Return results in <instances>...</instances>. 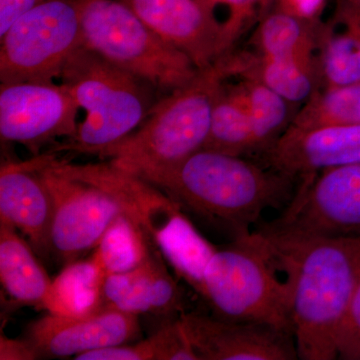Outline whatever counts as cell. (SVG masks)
<instances>
[{"label":"cell","mask_w":360,"mask_h":360,"mask_svg":"<svg viewBox=\"0 0 360 360\" xmlns=\"http://www.w3.org/2000/svg\"><path fill=\"white\" fill-rule=\"evenodd\" d=\"M224 63L229 77L255 78L295 105L307 103L319 89L316 56L269 59L231 52Z\"/></svg>","instance_id":"obj_19"},{"label":"cell","mask_w":360,"mask_h":360,"mask_svg":"<svg viewBox=\"0 0 360 360\" xmlns=\"http://www.w3.org/2000/svg\"><path fill=\"white\" fill-rule=\"evenodd\" d=\"M104 305L131 314H153L172 319L184 314V297L168 271L160 250L150 248L148 257L139 266L110 274L106 278Z\"/></svg>","instance_id":"obj_17"},{"label":"cell","mask_w":360,"mask_h":360,"mask_svg":"<svg viewBox=\"0 0 360 360\" xmlns=\"http://www.w3.org/2000/svg\"><path fill=\"white\" fill-rule=\"evenodd\" d=\"M49 165L56 172L101 189L124 208L127 217L137 222L148 236L160 219L180 210L161 189L134 174L105 163L73 165L58 160L51 153Z\"/></svg>","instance_id":"obj_16"},{"label":"cell","mask_w":360,"mask_h":360,"mask_svg":"<svg viewBox=\"0 0 360 360\" xmlns=\"http://www.w3.org/2000/svg\"><path fill=\"white\" fill-rule=\"evenodd\" d=\"M360 124V80L319 87L295 113L290 127L309 130Z\"/></svg>","instance_id":"obj_26"},{"label":"cell","mask_w":360,"mask_h":360,"mask_svg":"<svg viewBox=\"0 0 360 360\" xmlns=\"http://www.w3.org/2000/svg\"><path fill=\"white\" fill-rule=\"evenodd\" d=\"M215 8L225 6L229 11L226 20L222 22V58L231 53L234 44L245 32L255 11L270 0H212Z\"/></svg>","instance_id":"obj_29"},{"label":"cell","mask_w":360,"mask_h":360,"mask_svg":"<svg viewBox=\"0 0 360 360\" xmlns=\"http://www.w3.org/2000/svg\"><path fill=\"white\" fill-rule=\"evenodd\" d=\"M78 106L63 84L54 82H1L0 137L18 143L33 155L59 137L77 134Z\"/></svg>","instance_id":"obj_10"},{"label":"cell","mask_w":360,"mask_h":360,"mask_svg":"<svg viewBox=\"0 0 360 360\" xmlns=\"http://www.w3.org/2000/svg\"><path fill=\"white\" fill-rule=\"evenodd\" d=\"M267 226L304 236H360V163L303 179L283 214Z\"/></svg>","instance_id":"obj_9"},{"label":"cell","mask_w":360,"mask_h":360,"mask_svg":"<svg viewBox=\"0 0 360 360\" xmlns=\"http://www.w3.org/2000/svg\"><path fill=\"white\" fill-rule=\"evenodd\" d=\"M324 0H281V7L307 20H314Z\"/></svg>","instance_id":"obj_33"},{"label":"cell","mask_w":360,"mask_h":360,"mask_svg":"<svg viewBox=\"0 0 360 360\" xmlns=\"http://www.w3.org/2000/svg\"><path fill=\"white\" fill-rule=\"evenodd\" d=\"M336 352L338 359L360 360V279L338 329Z\"/></svg>","instance_id":"obj_30"},{"label":"cell","mask_w":360,"mask_h":360,"mask_svg":"<svg viewBox=\"0 0 360 360\" xmlns=\"http://www.w3.org/2000/svg\"><path fill=\"white\" fill-rule=\"evenodd\" d=\"M144 22L186 54L198 70L222 58V23L212 0H120Z\"/></svg>","instance_id":"obj_12"},{"label":"cell","mask_w":360,"mask_h":360,"mask_svg":"<svg viewBox=\"0 0 360 360\" xmlns=\"http://www.w3.org/2000/svg\"><path fill=\"white\" fill-rule=\"evenodd\" d=\"M319 25L283 7L270 11L258 25L253 45L257 56L269 59L316 56Z\"/></svg>","instance_id":"obj_23"},{"label":"cell","mask_w":360,"mask_h":360,"mask_svg":"<svg viewBox=\"0 0 360 360\" xmlns=\"http://www.w3.org/2000/svg\"><path fill=\"white\" fill-rule=\"evenodd\" d=\"M84 46L165 94L189 84L198 70L120 0H75Z\"/></svg>","instance_id":"obj_6"},{"label":"cell","mask_w":360,"mask_h":360,"mask_svg":"<svg viewBox=\"0 0 360 360\" xmlns=\"http://www.w3.org/2000/svg\"><path fill=\"white\" fill-rule=\"evenodd\" d=\"M179 319L200 360L298 359L293 335L267 324L184 312Z\"/></svg>","instance_id":"obj_11"},{"label":"cell","mask_w":360,"mask_h":360,"mask_svg":"<svg viewBox=\"0 0 360 360\" xmlns=\"http://www.w3.org/2000/svg\"><path fill=\"white\" fill-rule=\"evenodd\" d=\"M41 0H0V37Z\"/></svg>","instance_id":"obj_31"},{"label":"cell","mask_w":360,"mask_h":360,"mask_svg":"<svg viewBox=\"0 0 360 360\" xmlns=\"http://www.w3.org/2000/svg\"><path fill=\"white\" fill-rule=\"evenodd\" d=\"M241 77L239 87L250 116L255 153L264 155L290 127L295 104L255 78Z\"/></svg>","instance_id":"obj_24"},{"label":"cell","mask_w":360,"mask_h":360,"mask_svg":"<svg viewBox=\"0 0 360 360\" xmlns=\"http://www.w3.org/2000/svg\"><path fill=\"white\" fill-rule=\"evenodd\" d=\"M319 87L360 80V0H343L335 18L319 26Z\"/></svg>","instance_id":"obj_18"},{"label":"cell","mask_w":360,"mask_h":360,"mask_svg":"<svg viewBox=\"0 0 360 360\" xmlns=\"http://www.w3.org/2000/svg\"><path fill=\"white\" fill-rule=\"evenodd\" d=\"M143 229L122 214L108 227L94 251L103 260L108 276L139 266L148 257L150 245Z\"/></svg>","instance_id":"obj_28"},{"label":"cell","mask_w":360,"mask_h":360,"mask_svg":"<svg viewBox=\"0 0 360 360\" xmlns=\"http://www.w3.org/2000/svg\"><path fill=\"white\" fill-rule=\"evenodd\" d=\"M281 264L259 231L215 250L205 270L201 296L220 319L267 324L292 335L291 295Z\"/></svg>","instance_id":"obj_5"},{"label":"cell","mask_w":360,"mask_h":360,"mask_svg":"<svg viewBox=\"0 0 360 360\" xmlns=\"http://www.w3.org/2000/svg\"><path fill=\"white\" fill-rule=\"evenodd\" d=\"M141 333L139 315L103 305L84 316L49 314L30 326L27 340L40 356L77 357L103 348L125 345Z\"/></svg>","instance_id":"obj_13"},{"label":"cell","mask_w":360,"mask_h":360,"mask_svg":"<svg viewBox=\"0 0 360 360\" xmlns=\"http://www.w3.org/2000/svg\"><path fill=\"white\" fill-rule=\"evenodd\" d=\"M77 360H200L194 352L179 317L168 319L148 338L134 345H115L85 352Z\"/></svg>","instance_id":"obj_27"},{"label":"cell","mask_w":360,"mask_h":360,"mask_svg":"<svg viewBox=\"0 0 360 360\" xmlns=\"http://www.w3.org/2000/svg\"><path fill=\"white\" fill-rule=\"evenodd\" d=\"M0 281L11 302L40 309L52 283L32 246L4 219H0Z\"/></svg>","instance_id":"obj_20"},{"label":"cell","mask_w":360,"mask_h":360,"mask_svg":"<svg viewBox=\"0 0 360 360\" xmlns=\"http://www.w3.org/2000/svg\"><path fill=\"white\" fill-rule=\"evenodd\" d=\"M135 175L165 191L179 206L227 225L236 238L250 234L251 225L265 210L292 200L295 180L245 156L207 148L174 165Z\"/></svg>","instance_id":"obj_2"},{"label":"cell","mask_w":360,"mask_h":360,"mask_svg":"<svg viewBox=\"0 0 360 360\" xmlns=\"http://www.w3.org/2000/svg\"><path fill=\"white\" fill-rule=\"evenodd\" d=\"M150 238L175 272L200 295L205 270L217 248L196 231L180 210L163 217Z\"/></svg>","instance_id":"obj_22"},{"label":"cell","mask_w":360,"mask_h":360,"mask_svg":"<svg viewBox=\"0 0 360 360\" xmlns=\"http://www.w3.org/2000/svg\"><path fill=\"white\" fill-rule=\"evenodd\" d=\"M51 156L44 155L40 167L53 202L49 245L66 265L96 250L108 227L127 213L101 189L56 172L49 165Z\"/></svg>","instance_id":"obj_8"},{"label":"cell","mask_w":360,"mask_h":360,"mask_svg":"<svg viewBox=\"0 0 360 360\" xmlns=\"http://www.w3.org/2000/svg\"><path fill=\"white\" fill-rule=\"evenodd\" d=\"M84 46L75 0H41L0 37V82H54Z\"/></svg>","instance_id":"obj_7"},{"label":"cell","mask_w":360,"mask_h":360,"mask_svg":"<svg viewBox=\"0 0 360 360\" xmlns=\"http://www.w3.org/2000/svg\"><path fill=\"white\" fill-rule=\"evenodd\" d=\"M290 285L298 359H338L336 338L360 279V236L330 238L259 231Z\"/></svg>","instance_id":"obj_1"},{"label":"cell","mask_w":360,"mask_h":360,"mask_svg":"<svg viewBox=\"0 0 360 360\" xmlns=\"http://www.w3.org/2000/svg\"><path fill=\"white\" fill-rule=\"evenodd\" d=\"M39 354L32 342L26 340H13L1 335L0 338V359L33 360L39 359Z\"/></svg>","instance_id":"obj_32"},{"label":"cell","mask_w":360,"mask_h":360,"mask_svg":"<svg viewBox=\"0 0 360 360\" xmlns=\"http://www.w3.org/2000/svg\"><path fill=\"white\" fill-rule=\"evenodd\" d=\"M59 78L86 115L56 151L99 155L132 134L156 103L155 87L85 46L70 56Z\"/></svg>","instance_id":"obj_4"},{"label":"cell","mask_w":360,"mask_h":360,"mask_svg":"<svg viewBox=\"0 0 360 360\" xmlns=\"http://www.w3.org/2000/svg\"><path fill=\"white\" fill-rule=\"evenodd\" d=\"M108 272L101 258L94 251L86 260L66 264L52 279L42 309L61 316H84L104 305V284Z\"/></svg>","instance_id":"obj_21"},{"label":"cell","mask_w":360,"mask_h":360,"mask_svg":"<svg viewBox=\"0 0 360 360\" xmlns=\"http://www.w3.org/2000/svg\"><path fill=\"white\" fill-rule=\"evenodd\" d=\"M264 155L267 167L293 179L360 163V124L309 130L288 127Z\"/></svg>","instance_id":"obj_14"},{"label":"cell","mask_w":360,"mask_h":360,"mask_svg":"<svg viewBox=\"0 0 360 360\" xmlns=\"http://www.w3.org/2000/svg\"><path fill=\"white\" fill-rule=\"evenodd\" d=\"M227 77L224 61L198 71L156 101L146 120L99 155L130 174L174 165L205 148L215 99Z\"/></svg>","instance_id":"obj_3"},{"label":"cell","mask_w":360,"mask_h":360,"mask_svg":"<svg viewBox=\"0 0 360 360\" xmlns=\"http://www.w3.org/2000/svg\"><path fill=\"white\" fill-rule=\"evenodd\" d=\"M225 82L215 99L205 148L245 158L255 148L245 97L238 84Z\"/></svg>","instance_id":"obj_25"},{"label":"cell","mask_w":360,"mask_h":360,"mask_svg":"<svg viewBox=\"0 0 360 360\" xmlns=\"http://www.w3.org/2000/svg\"><path fill=\"white\" fill-rule=\"evenodd\" d=\"M44 155L26 161H6L0 168V219L28 238L41 255L51 252L53 202L40 174Z\"/></svg>","instance_id":"obj_15"}]
</instances>
